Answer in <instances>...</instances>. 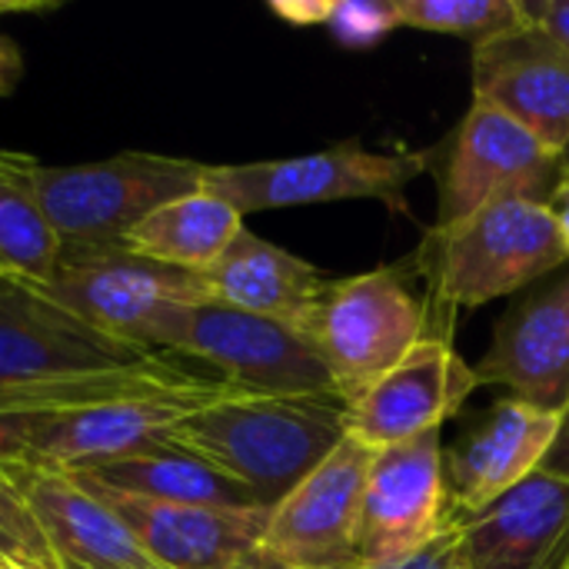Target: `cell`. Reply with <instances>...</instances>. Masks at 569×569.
<instances>
[{
    "label": "cell",
    "instance_id": "1",
    "mask_svg": "<svg viewBox=\"0 0 569 569\" xmlns=\"http://www.w3.org/2000/svg\"><path fill=\"white\" fill-rule=\"evenodd\" d=\"M343 437L347 403L337 397H277L230 387L177 423L167 443L200 457L273 510Z\"/></svg>",
    "mask_w": 569,
    "mask_h": 569
},
{
    "label": "cell",
    "instance_id": "2",
    "mask_svg": "<svg viewBox=\"0 0 569 569\" xmlns=\"http://www.w3.org/2000/svg\"><path fill=\"white\" fill-rule=\"evenodd\" d=\"M569 263L550 203L500 200L457 223L430 227L420 270L430 283V310H473L527 293Z\"/></svg>",
    "mask_w": 569,
    "mask_h": 569
},
{
    "label": "cell",
    "instance_id": "3",
    "mask_svg": "<svg viewBox=\"0 0 569 569\" xmlns=\"http://www.w3.org/2000/svg\"><path fill=\"white\" fill-rule=\"evenodd\" d=\"M37 290L87 327L153 357L177 353L190 310L210 300L200 273L133 257L123 247L63 250L57 273Z\"/></svg>",
    "mask_w": 569,
    "mask_h": 569
},
{
    "label": "cell",
    "instance_id": "4",
    "mask_svg": "<svg viewBox=\"0 0 569 569\" xmlns=\"http://www.w3.org/2000/svg\"><path fill=\"white\" fill-rule=\"evenodd\" d=\"M203 167L183 157L127 150L73 167H43L33 160L30 177L63 250H100L120 247L157 207L200 190Z\"/></svg>",
    "mask_w": 569,
    "mask_h": 569
},
{
    "label": "cell",
    "instance_id": "5",
    "mask_svg": "<svg viewBox=\"0 0 569 569\" xmlns=\"http://www.w3.org/2000/svg\"><path fill=\"white\" fill-rule=\"evenodd\" d=\"M430 157L433 150L387 153L357 140H343L287 160L207 163L203 190L217 193L240 213L337 200H377L393 213H410L407 190L430 170Z\"/></svg>",
    "mask_w": 569,
    "mask_h": 569
},
{
    "label": "cell",
    "instance_id": "6",
    "mask_svg": "<svg viewBox=\"0 0 569 569\" xmlns=\"http://www.w3.org/2000/svg\"><path fill=\"white\" fill-rule=\"evenodd\" d=\"M430 300H423L407 270L377 267L330 280L310 323L337 397L350 407L383 373H390L420 340L437 337Z\"/></svg>",
    "mask_w": 569,
    "mask_h": 569
},
{
    "label": "cell",
    "instance_id": "7",
    "mask_svg": "<svg viewBox=\"0 0 569 569\" xmlns=\"http://www.w3.org/2000/svg\"><path fill=\"white\" fill-rule=\"evenodd\" d=\"M450 527L453 507L440 430L373 453L360 503L357 569L397 567Z\"/></svg>",
    "mask_w": 569,
    "mask_h": 569
},
{
    "label": "cell",
    "instance_id": "8",
    "mask_svg": "<svg viewBox=\"0 0 569 569\" xmlns=\"http://www.w3.org/2000/svg\"><path fill=\"white\" fill-rule=\"evenodd\" d=\"M227 390L230 383L223 380H200L187 373L170 383L127 390L103 403L70 410L33 437L27 463L70 473L130 457L167 440L177 423L220 400Z\"/></svg>",
    "mask_w": 569,
    "mask_h": 569
},
{
    "label": "cell",
    "instance_id": "9",
    "mask_svg": "<svg viewBox=\"0 0 569 569\" xmlns=\"http://www.w3.org/2000/svg\"><path fill=\"white\" fill-rule=\"evenodd\" d=\"M177 353L217 367L223 383L247 393L337 397L333 377L310 333L217 300H203L190 310Z\"/></svg>",
    "mask_w": 569,
    "mask_h": 569
},
{
    "label": "cell",
    "instance_id": "10",
    "mask_svg": "<svg viewBox=\"0 0 569 569\" xmlns=\"http://www.w3.org/2000/svg\"><path fill=\"white\" fill-rule=\"evenodd\" d=\"M563 157L503 110L473 100L457 127L440 177L437 227L457 223L500 200H550Z\"/></svg>",
    "mask_w": 569,
    "mask_h": 569
},
{
    "label": "cell",
    "instance_id": "11",
    "mask_svg": "<svg viewBox=\"0 0 569 569\" xmlns=\"http://www.w3.org/2000/svg\"><path fill=\"white\" fill-rule=\"evenodd\" d=\"M163 357L87 327L33 283L0 277V397L47 380L137 370Z\"/></svg>",
    "mask_w": 569,
    "mask_h": 569
},
{
    "label": "cell",
    "instance_id": "12",
    "mask_svg": "<svg viewBox=\"0 0 569 569\" xmlns=\"http://www.w3.org/2000/svg\"><path fill=\"white\" fill-rule=\"evenodd\" d=\"M70 477L130 527L157 569H277L263 550L270 520L263 507L160 503L107 490L80 473Z\"/></svg>",
    "mask_w": 569,
    "mask_h": 569
},
{
    "label": "cell",
    "instance_id": "13",
    "mask_svg": "<svg viewBox=\"0 0 569 569\" xmlns=\"http://www.w3.org/2000/svg\"><path fill=\"white\" fill-rule=\"evenodd\" d=\"M373 450L343 443L307 473L267 520L263 550L277 569H357V527Z\"/></svg>",
    "mask_w": 569,
    "mask_h": 569
},
{
    "label": "cell",
    "instance_id": "14",
    "mask_svg": "<svg viewBox=\"0 0 569 569\" xmlns=\"http://www.w3.org/2000/svg\"><path fill=\"white\" fill-rule=\"evenodd\" d=\"M473 390H480L473 363L453 350L450 337H427L347 407V437L373 453L417 440L443 430Z\"/></svg>",
    "mask_w": 569,
    "mask_h": 569
},
{
    "label": "cell",
    "instance_id": "15",
    "mask_svg": "<svg viewBox=\"0 0 569 569\" xmlns=\"http://www.w3.org/2000/svg\"><path fill=\"white\" fill-rule=\"evenodd\" d=\"M480 387L563 413L569 410V267L517 297L473 363Z\"/></svg>",
    "mask_w": 569,
    "mask_h": 569
},
{
    "label": "cell",
    "instance_id": "16",
    "mask_svg": "<svg viewBox=\"0 0 569 569\" xmlns=\"http://www.w3.org/2000/svg\"><path fill=\"white\" fill-rule=\"evenodd\" d=\"M473 100L490 103L563 157L569 147V50L543 27H523L473 47Z\"/></svg>",
    "mask_w": 569,
    "mask_h": 569
},
{
    "label": "cell",
    "instance_id": "17",
    "mask_svg": "<svg viewBox=\"0 0 569 569\" xmlns=\"http://www.w3.org/2000/svg\"><path fill=\"white\" fill-rule=\"evenodd\" d=\"M563 413L507 397L493 403L457 443L447 450V483L453 520L480 513L503 493L543 470Z\"/></svg>",
    "mask_w": 569,
    "mask_h": 569
},
{
    "label": "cell",
    "instance_id": "18",
    "mask_svg": "<svg viewBox=\"0 0 569 569\" xmlns=\"http://www.w3.org/2000/svg\"><path fill=\"white\" fill-rule=\"evenodd\" d=\"M453 527L470 569H567L569 480L540 470Z\"/></svg>",
    "mask_w": 569,
    "mask_h": 569
},
{
    "label": "cell",
    "instance_id": "19",
    "mask_svg": "<svg viewBox=\"0 0 569 569\" xmlns=\"http://www.w3.org/2000/svg\"><path fill=\"white\" fill-rule=\"evenodd\" d=\"M0 477H7L27 500L60 569H157L130 527L70 473L23 460Z\"/></svg>",
    "mask_w": 569,
    "mask_h": 569
},
{
    "label": "cell",
    "instance_id": "20",
    "mask_svg": "<svg viewBox=\"0 0 569 569\" xmlns=\"http://www.w3.org/2000/svg\"><path fill=\"white\" fill-rule=\"evenodd\" d=\"M200 277L210 300L290 323L303 333H310L313 313L330 283L313 263L257 237L247 227L237 233L227 253Z\"/></svg>",
    "mask_w": 569,
    "mask_h": 569
},
{
    "label": "cell",
    "instance_id": "21",
    "mask_svg": "<svg viewBox=\"0 0 569 569\" xmlns=\"http://www.w3.org/2000/svg\"><path fill=\"white\" fill-rule=\"evenodd\" d=\"M187 377L183 370L170 367L167 360H157L150 367L137 370H117V373H93V377H67V380H47L37 387H20L13 393L0 397V473L13 463H23L30 453L33 437L57 417L103 403L110 397H120L127 390L170 383Z\"/></svg>",
    "mask_w": 569,
    "mask_h": 569
},
{
    "label": "cell",
    "instance_id": "22",
    "mask_svg": "<svg viewBox=\"0 0 569 569\" xmlns=\"http://www.w3.org/2000/svg\"><path fill=\"white\" fill-rule=\"evenodd\" d=\"M240 230L243 213L200 187L147 213L120 247L163 267L203 273L227 253Z\"/></svg>",
    "mask_w": 569,
    "mask_h": 569
},
{
    "label": "cell",
    "instance_id": "23",
    "mask_svg": "<svg viewBox=\"0 0 569 569\" xmlns=\"http://www.w3.org/2000/svg\"><path fill=\"white\" fill-rule=\"evenodd\" d=\"M70 473H80L87 480L103 483L107 490L140 497V500L200 503V507H260L250 490H243L240 483H233L230 477H223L200 457L167 440L143 447L130 457H120L90 470H70Z\"/></svg>",
    "mask_w": 569,
    "mask_h": 569
},
{
    "label": "cell",
    "instance_id": "24",
    "mask_svg": "<svg viewBox=\"0 0 569 569\" xmlns=\"http://www.w3.org/2000/svg\"><path fill=\"white\" fill-rule=\"evenodd\" d=\"M33 157L0 150V277L43 287L63 257V243L43 213L30 177Z\"/></svg>",
    "mask_w": 569,
    "mask_h": 569
},
{
    "label": "cell",
    "instance_id": "25",
    "mask_svg": "<svg viewBox=\"0 0 569 569\" xmlns=\"http://www.w3.org/2000/svg\"><path fill=\"white\" fill-rule=\"evenodd\" d=\"M400 27L460 37L470 47L490 43L530 17L523 0H397Z\"/></svg>",
    "mask_w": 569,
    "mask_h": 569
},
{
    "label": "cell",
    "instance_id": "26",
    "mask_svg": "<svg viewBox=\"0 0 569 569\" xmlns=\"http://www.w3.org/2000/svg\"><path fill=\"white\" fill-rule=\"evenodd\" d=\"M323 27L350 50H370L383 43L397 27V0L377 3V0H330Z\"/></svg>",
    "mask_w": 569,
    "mask_h": 569
},
{
    "label": "cell",
    "instance_id": "27",
    "mask_svg": "<svg viewBox=\"0 0 569 569\" xmlns=\"http://www.w3.org/2000/svg\"><path fill=\"white\" fill-rule=\"evenodd\" d=\"M10 557L57 567L27 500L7 477H0V560H10Z\"/></svg>",
    "mask_w": 569,
    "mask_h": 569
},
{
    "label": "cell",
    "instance_id": "28",
    "mask_svg": "<svg viewBox=\"0 0 569 569\" xmlns=\"http://www.w3.org/2000/svg\"><path fill=\"white\" fill-rule=\"evenodd\" d=\"M457 563H460V533H457V527H450L427 550H420L410 560H403V563L387 569H457Z\"/></svg>",
    "mask_w": 569,
    "mask_h": 569
},
{
    "label": "cell",
    "instance_id": "29",
    "mask_svg": "<svg viewBox=\"0 0 569 569\" xmlns=\"http://www.w3.org/2000/svg\"><path fill=\"white\" fill-rule=\"evenodd\" d=\"M527 17L569 50V0H523Z\"/></svg>",
    "mask_w": 569,
    "mask_h": 569
},
{
    "label": "cell",
    "instance_id": "30",
    "mask_svg": "<svg viewBox=\"0 0 569 569\" xmlns=\"http://www.w3.org/2000/svg\"><path fill=\"white\" fill-rule=\"evenodd\" d=\"M7 10H13V7L0 3V20H3ZM20 77H23V53H20L17 40H13V37L3 30V23H0V100L10 97V93L17 90Z\"/></svg>",
    "mask_w": 569,
    "mask_h": 569
},
{
    "label": "cell",
    "instance_id": "31",
    "mask_svg": "<svg viewBox=\"0 0 569 569\" xmlns=\"http://www.w3.org/2000/svg\"><path fill=\"white\" fill-rule=\"evenodd\" d=\"M330 0H273L270 13L287 20L290 27H323Z\"/></svg>",
    "mask_w": 569,
    "mask_h": 569
},
{
    "label": "cell",
    "instance_id": "32",
    "mask_svg": "<svg viewBox=\"0 0 569 569\" xmlns=\"http://www.w3.org/2000/svg\"><path fill=\"white\" fill-rule=\"evenodd\" d=\"M543 470H547V473H553V477H563V480H569V410H563L560 433H557V443H553V450H550V457H547Z\"/></svg>",
    "mask_w": 569,
    "mask_h": 569
},
{
    "label": "cell",
    "instance_id": "33",
    "mask_svg": "<svg viewBox=\"0 0 569 569\" xmlns=\"http://www.w3.org/2000/svg\"><path fill=\"white\" fill-rule=\"evenodd\" d=\"M550 210H553V220H557V227H560V237H563V243H567L569 250V170L560 177V183H557V190L550 193Z\"/></svg>",
    "mask_w": 569,
    "mask_h": 569
},
{
    "label": "cell",
    "instance_id": "34",
    "mask_svg": "<svg viewBox=\"0 0 569 569\" xmlns=\"http://www.w3.org/2000/svg\"><path fill=\"white\" fill-rule=\"evenodd\" d=\"M0 569H60V567H50V563H33V560H17V557H10V560H0Z\"/></svg>",
    "mask_w": 569,
    "mask_h": 569
},
{
    "label": "cell",
    "instance_id": "35",
    "mask_svg": "<svg viewBox=\"0 0 569 569\" xmlns=\"http://www.w3.org/2000/svg\"><path fill=\"white\" fill-rule=\"evenodd\" d=\"M563 170H569V147L563 150Z\"/></svg>",
    "mask_w": 569,
    "mask_h": 569
},
{
    "label": "cell",
    "instance_id": "36",
    "mask_svg": "<svg viewBox=\"0 0 569 569\" xmlns=\"http://www.w3.org/2000/svg\"><path fill=\"white\" fill-rule=\"evenodd\" d=\"M457 569H470L467 563H463V557H460V563H457Z\"/></svg>",
    "mask_w": 569,
    "mask_h": 569
},
{
    "label": "cell",
    "instance_id": "37",
    "mask_svg": "<svg viewBox=\"0 0 569 569\" xmlns=\"http://www.w3.org/2000/svg\"><path fill=\"white\" fill-rule=\"evenodd\" d=\"M567 569H569V567H567Z\"/></svg>",
    "mask_w": 569,
    "mask_h": 569
}]
</instances>
